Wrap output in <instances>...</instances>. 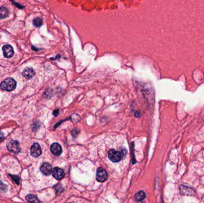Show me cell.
Here are the masks:
<instances>
[{
    "instance_id": "obj_1",
    "label": "cell",
    "mask_w": 204,
    "mask_h": 203,
    "mask_svg": "<svg viewBox=\"0 0 204 203\" xmlns=\"http://www.w3.org/2000/svg\"><path fill=\"white\" fill-rule=\"evenodd\" d=\"M127 154V150L123 148L121 151H116L114 149H111L108 153V158L113 163L120 161L123 157Z\"/></svg>"
},
{
    "instance_id": "obj_2",
    "label": "cell",
    "mask_w": 204,
    "mask_h": 203,
    "mask_svg": "<svg viewBox=\"0 0 204 203\" xmlns=\"http://www.w3.org/2000/svg\"><path fill=\"white\" fill-rule=\"evenodd\" d=\"M16 87V82L11 78H7L0 84V88L7 91H12Z\"/></svg>"
},
{
    "instance_id": "obj_3",
    "label": "cell",
    "mask_w": 204,
    "mask_h": 203,
    "mask_svg": "<svg viewBox=\"0 0 204 203\" xmlns=\"http://www.w3.org/2000/svg\"><path fill=\"white\" fill-rule=\"evenodd\" d=\"M7 147L11 153L18 154L20 151V147L19 142L18 141L11 140L7 144Z\"/></svg>"
},
{
    "instance_id": "obj_4",
    "label": "cell",
    "mask_w": 204,
    "mask_h": 203,
    "mask_svg": "<svg viewBox=\"0 0 204 203\" xmlns=\"http://www.w3.org/2000/svg\"><path fill=\"white\" fill-rule=\"evenodd\" d=\"M108 173L102 167H99L96 173V179L99 182H103L108 179Z\"/></svg>"
},
{
    "instance_id": "obj_5",
    "label": "cell",
    "mask_w": 204,
    "mask_h": 203,
    "mask_svg": "<svg viewBox=\"0 0 204 203\" xmlns=\"http://www.w3.org/2000/svg\"><path fill=\"white\" fill-rule=\"evenodd\" d=\"M51 173L53 176L57 180H61L65 176L64 171L59 167H55L52 170Z\"/></svg>"
},
{
    "instance_id": "obj_6",
    "label": "cell",
    "mask_w": 204,
    "mask_h": 203,
    "mask_svg": "<svg viewBox=\"0 0 204 203\" xmlns=\"http://www.w3.org/2000/svg\"><path fill=\"white\" fill-rule=\"evenodd\" d=\"M31 155L34 157H38L41 155L42 151L38 143H35L31 148Z\"/></svg>"
},
{
    "instance_id": "obj_7",
    "label": "cell",
    "mask_w": 204,
    "mask_h": 203,
    "mask_svg": "<svg viewBox=\"0 0 204 203\" xmlns=\"http://www.w3.org/2000/svg\"><path fill=\"white\" fill-rule=\"evenodd\" d=\"M3 54L6 58H11L14 54V50L10 45H5L2 47Z\"/></svg>"
},
{
    "instance_id": "obj_8",
    "label": "cell",
    "mask_w": 204,
    "mask_h": 203,
    "mask_svg": "<svg viewBox=\"0 0 204 203\" xmlns=\"http://www.w3.org/2000/svg\"><path fill=\"white\" fill-rule=\"evenodd\" d=\"M51 151L56 156H59L62 153V148L58 143H54L51 146Z\"/></svg>"
},
{
    "instance_id": "obj_9",
    "label": "cell",
    "mask_w": 204,
    "mask_h": 203,
    "mask_svg": "<svg viewBox=\"0 0 204 203\" xmlns=\"http://www.w3.org/2000/svg\"><path fill=\"white\" fill-rule=\"evenodd\" d=\"M41 172L45 175H49L51 174L52 172V167L50 165H49L47 163H43L42 166L40 167Z\"/></svg>"
},
{
    "instance_id": "obj_10",
    "label": "cell",
    "mask_w": 204,
    "mask_h": 203,
    "mask_svg": "<svg viewBox=\"0 0 204 203\" xmlns=\"http://www.w3.org/2000/svg\"><path fill=\"white\" fill-rule=\"evenodd\" d=\"M35 71L31 67H27L23 70V75L28 79L32 78L35 75Z\"/></svg>"
},
{
    "instance_id": "obj_11",
    "label": "cell",
    "mask_w": 204,
    "mask_h": 203,
    "mask_svg": "<svg viewBox=\"0 0 204 203\" xmlns=\"http://www.w3.org/2000/svg\"><path fill=\"white\" fill-rule=\"evenodd\" d=\"M26 200L28 203H40V201L35 195L30 194L26 197Z\"/></svg>"
},
{
    "instance_id": "obj_12",
    "label": "cell",
    "mask_w": 204,
    "mask_h": 203,
    "mask_svg": "<svg viewBox=\"0 0 204 203\" xmlns=\"http://www.w3.org/2000/svg\"><path fill=\"white\" fill-rule=\"evenodd\" d=\"M9 14V10L6 7H2L0 8V19L6 18Z\"/></svg>"
},
{
    "instance_id": "obj_13",
    "label": "cell",
    "mask_w": 204,
    "mask_h": 203,
    "mask_svg": "<svg viewBox=\"0 0 204 203\" xmlns=\"http://www.w3.org/2000/svg\"><path fill=\"white\" fill-rule=\"evenodd\" d=\"M134 198H135V200L137 201H138V202L141 201L146 198V194L143 191H139V192H138L136 194L135 196H134Z\"/></svg>"
},
{
    "instance_id": "obj_14",
    "label": "cell",
    "mask_w": 204,
    "mask_h": 203,
    "mask_svg": "<svg viewBox=\"0 0 204 203\" xmlns=\"http://www.w3.org/2000/svg\"><path fill=\"white\" fill-rule=\"evenodd\" d=\"M43 20L41 18H35L34 21H33V23H34V25L36 27H40L42 25H43Z\"/></svg>"
},
{
    "instance_id": "obj_15",
    "label": "cell",
    "mask_w": 204,
    "mask_h": 203,
    "mask_svg": "<svg viewBox=\"0 0 204 203\" xmlns=\"http://www.w3.org/2000/svg\"><path fill=\"white\" fill-rule=\"evenodd\" d=\"M71 119H72V120L73 121L76 122V121H78V120H80V116H79L78 114H73V115L71 116Z\"/></svg>"
},
{
    "instance_id": "obj_16",
    "label": "cell",
    "mask_w": 204,
    "mask_h": 203,
    "mask_svg": "<svg viewBox=\"0 0 204 203\" xmlns=\"http://www.w3.org/2000/svg\"><path fill=\"white\" fill-rule=\"evenodd\" d=\"M0 189L2 191H6L7 190V186L6 185L4 184L0 181Z\"/></svg>"
},
{
    "instance_id": "obj_17",
    "label": "cell",
    "mask_w": 204,
    "mask_h": 203,
    "mask_svg": "<svg viewBox=\"0 0 204 203\" xmlns=\"http://www.w3.org/2000/svg\"><path fill=\"white\" fill-rule=\"evenodd\" d=\"M10 176H11V177L13 178V181H14L17 184H19V182H20V177H19L18 176L11 175H10Z\"/></svg>"
},
{
    "instance_id": "obj_18",
    "label": "cell",
    "mask_w": 204,
    "mask_h": 203,
    "mask_svg": "<svg viewBox=\"0 0 204 203\" xmlns=\"http://www.w3.org/2000/svg\"><path fill=\"white\" fill-rule=\"evenodd\" d=\"M4 139V134L2 132H0V142H1Z\"/></svg>"
}]
</instances>
